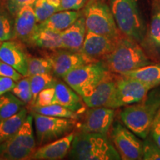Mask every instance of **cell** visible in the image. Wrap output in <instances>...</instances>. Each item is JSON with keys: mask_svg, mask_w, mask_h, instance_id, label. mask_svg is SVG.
<instances>
[{"mask_svg": "<svg viewBox=\"0 0 160 160\" xmlns=\"http://www.w3.org/2000/svg\"><path fill=\"white\" fill-rule=\"evenodd\" d=\"M68 156L77 160L121 159L107 135L81 131L75 133Z\"/></svg>", "mask_w": 160, "mask_h": 160, "instance_id": "obj_2", "label": "cell"}, {"mask_svg": "<svg viewBox=\"0 0 160 160\" xmlns=\"http://www.w3.org/2000/svg\"><path fill=\"white\" fill-rule=\"evenodd\" d=\"M75 133L72 131L69 134L41 145L36 149L31 159L35 160H59L62 159L68 154L72 141Z\"/></svg>", "mask_w": 160, "mask_h": 160, "instance_id": "obj_13", "label": "cell"}, {"mask_svg": "<svg viewBox=\"0 0 160 160\" xmlns=\"http://www.w3.org/2000/svg\"><path fill=\"white\" fill-rule=\"evenodd\" d=\"M111 9L119 31L125 37L139 43L142 42L146 27L138 0H111Z\"/></svg>", "mask_w": 160, "mask_h": 160, "instance_id": "obj_4", "label": "cell"}, {"mask_svg": "<svg viewBox=\"0 0 160 160\" xmlns=\"http://www.w3.org/2000/svg\"><path fill=\"white\" fill-rule=\"evenodd\" d=\"M149 136L160 148V110L152 122L149 131Z\"/></svg>", "mask_w": 160, "mask_h": 160, "instance_id": "obj_38", "label": "cell"}, {"mask_svg": "<svg viewBox=\"0 0 160 160\" xmlns=\"http://www.w3.org/2000/svg\"><path fill=\"white\" fill-rule=\"evenodd\" d=\"M37 0H8L6 8L13 17H15L18 11L26 5H34Z\"/></svg>", "mask_w": 160, "mask_h": 160, "instance_id": "obj_36", "label": "cell"}, {"mask_svg": "<svg viewBox=\"0 0 160 160\" xmlns=\"http://www.w3.org/2000/svg\"><path fill=\"white\" fill-rule=\"evenodd\" d=\"M28 77L32 92V101L31 102L32 106L34 105L37 95L40 91L48 88L54 87L56 83L57 82V79L51 75V73H42Z\"/></svg>", "mask_w": 160, "mask_h": 160, "instance_id": "obj_26", "label": "cell"}, {"mask_svg": "<svg viewBox=\"0 0 160 160\" xmlns=\"http://www.w3.org/2000/svg\"><path fill=\"white\" fill-rule=\"evenodd\" d=\"M160 110V88L151 90L139 102L128 105L120 113L122 122L138 137L149 135L153 119Z\"/></svg>", "mask_w": 160, "mask_h": 160, "instance_id": "obj_1", "label": "cell"}, {"mask_svg": "<svg viewBox=\"0 0 160 160\" xmlns=\"http://www.w3.org/2000/svg\"><path fill=\"white\" fill-rule=\"evenodd\" d=\"M88 0H61L59 11H79L87 3Z\"/></svg>", "mask_w": 160, "mask_h": 160, "instance_id": "obj_37", "label": "cell"}, {"mask_svg": "<svg viewBox=\"0 0 160 160\" xmlns=\"http://www.w3.org/2000/svg\"><path fill=\"white\" fill-rule=\"evenodd\" d=\"M33 111L42 115L59 118H68V119L75 120L79 119L80 116L78 113L71 111L62 105H59V104H51V105L45 106V107L33 108Z\"/></svg>", "mask_w": 160, "mask_h": 160, "instance_id": "obj_28", "label": "cell"}, {"mask_svg": "<svg viewBox=\"0 0 160 160\" xmlns=\"http://www.w3.org/2000/svg\"><path fill=\"white\" fill-rule=\"evenodd\" d=\"M152 89L151 85L139 80L120 75L117 79L115 108L139 102Z\"/></svg>", "mask_w": 160, "mask_h": 160, "instance_id": "obj_9", "label": "cell"}, {"mask_svg": "<svg viewBox=\"0 0 160 160\" xmlns=\"http://www.w3.org/2000/svg\"><path fill=\"white\" fill-rule=\"evenodd\" d=\"M0 76L10 78L17 82L24 77L14 68L2 60H0Z\"/></svg>", "mask_w": 160, "mask_h": 160, "instance_id": "obj_35", "label": "cell"}, {"mask_svg": "<svg viewBox=\"0 0 160 160\" xmlns=\"http://www.w3.org/2000/svg\"><path fill=\"white\" fill-rule=\"evenodd\" d=\"M86 33L85 17L81 16L69 28L61 32L62 48L79 51L82 47Z\"/></svg>", "mask_w": 160, "mask_h": 160, "instance_id": "obj_18", "label": "cell"}, {"mask_svg": "<svg viewBox=\"0 0 160 160\" xmlns=\"http://www.w3.org/2000/svg\"><path fill=\"white\" fill-rule=\"evenodd\" d=\"M151 44L160 49V0H154L148 31Z\"/></svg>", "mask_w": 160, "mask_h": 160, "instance_id": "obj_29", "label": "cell"}, {"mask_svg": "<svg viewBox=\"0 0 160 160\" xmlns=\"http://www.w3.org/2000/svg\"><path fill=\"white\" fill-rule=\"evenodd\" d=\"M28 117V111L22 108L12 117L0 120V144L6 141L19 131Z\"/></svg>", "mask_w": 160, "mask_h": 160, "instance_id": "obj_22", "label": "cell"}, {"mask_svg": "<svg viewBox=\"0 0 160 160\" xmlns=\"http://www.w3.org/2000/svg\"><path fill=\"white\" fill-rule=\"evenodd\" d=\"M37 25L33 5H26L18 11L14 19V38L30 41Z\"/></svg>", "mask_w": 160, "mask_h": 160, "instance_id": "obj_17", "label": "cell"}, {"mask_svg": "<svg viewBox=\"0 0 160 160\" xmlns=\"http://www.w3.org/2000/svg\"><path fill=\"white\" fill-rule=\"evenodd\" d=\"M28 59L22 48L16 42L5 41L0 46V60L14 68L23 77L28 75Z\"/></svg>", "mask_w": 160, "mask_h": 160, "instance_id": "obj_15", "label": "cell"}, {"mask_svg": "<svg viewBox=\"0 0 160 160\" xmlns=\"http://www.w3.org/2000/svg\"><path fill=\"white\" fill-rule=\"evenodd\" d=\"M117 79V77L112 72H108L94 90L88 96L82 98L86 106L88 108L105 107L116 109Z\"/></svg>", "mask_w": 160, "mask_h": 160, "instance_id": "obj_10", "label": "cell"}, {"mask_svg": "<svg viewBox=\"0 0 160 160\" xmlns=\"http://www.w3.org/2000/svg\"><path fill=\"white\" fill-rule=\"evenodd\" d=\"M32 115L37 141L40 146L69 134L73 131L77 122V120L68 118L42 115L35 111L32 113Z\"/></svg>", "mask_w": 160, "mask_h": 160, "instance_id": "obj_7", "label": "cell"}, {"mask_svg": "<svg viewBox=\"0 0 160 160\" xmlns=\"http://www.w3.org/2000/svg\"><path fill=\"white\" fill-rule=\"evenodd\" d=\"M7 8L0 4V41L5 42L14 38V20Z\"/></svg>", "mask_w": 160, "mask_h": 160, "instance_id": "obj_30", "label": "cell"}, {"mask_svg": "<svg viewBox=\"0 0 160 160\" xmlns=\"http://www.w3.org/2000/svg\"><path fill=\"white\" fill-rule=\"evenodd\" d=\"M61 0H37L33 5L37 23L42 22L51 16L59 11Z\"/></svg>", "mask_w": 160, "mask_h": 160, "instance_id": "obj_27", "label": "cell"}, {"mask_svg": "<svg viewBox=\"0 0 160 160\" xmlns=\"http://www.w3.org/2000/svg\"><path fill=\"white\" fill-rule=\"evenodd\" d=\"M33 115H28L19 131L16 133V137L24 147L34 153L37 145H36L34 133H33Z\"/></svg>", "mask_w": 160, "mask_h": 160, "instance_id": "obj_25", "label": "cell"}, {"mask_svg": "<svg viewBox=\"0 0 160 160\" xmlns=\"http://www.w3.org/2000/svg\"><path fill=\"white\" fill-rule=\"evenodd\" d=\"M2 42L0 41V46H1V45H2Z\"/></svg>", "mask_w": 160, "mask_h": 160, "instance_id": "obj_40", "label": "cell"}, {"mask_svg": "<svg viewBox=\"0 0 160 160\" xmlns=\"http://www.w3.org/2000/svg\"><path fill=\"white\" fill-rule=\"evenodd\" d=\"M24 105L23 102L11 91L0 96V120L7 119L17 113Z\"/></svg>", "mask_w": 160, "mask_h": 160, "instance_id": "obj_24", "label": "cell"}, {"mask_svg": "<svg viewBox=\"0 0 160 160\" xmlns=\"http://www.w3.org/2000/svg\"><path fill=\"white\" fill-rule=\"evenodd\" d=\"M30 41L41 48L52 51L62 48L61 33L50 30L35 29Z\"/></svg>", "mask_w": 160, "mask_h": 160, "instance_id": "obj_21", "label": "cell"}, {"mask_svg": "<svg viewBox=\"0 0 160 160\" xmlns=\"http://www.w3.org/2000/svg\"><path fill=\"white\" fill-rule=\"evenodd\" d=\"M54 87L48 88L40 91L37 95V99L33 105V108L45 107L53 104V97H54Z\"/></svg>", "mask_w": 160, "mask_h": 160, "instance_id": "obj_34", "label": "cell"}, {"mask_svg": "<svg viewBox=\"0 0 160 160\" xmlns=\"http://www.w3.org/2000/svg\"><path fill=\"white\" fill-rule=\"evenodd\" d=\"M52 71L53 68L50 57H28L27 77L42 73H51Z\"/></svg>", "mask_w": 160, "mask_h": 160, "instance_id": "obj_31", "label": "cell"}, {"mask_svg": "<svg viewBox=\"0 0 160 160\" xmlns=\"http://www.w3.org/2000/svg\"><path fill=\"white\" fill-rule=\"evenodd\" d=\"M102 61L87 63L67 73L62 79L82 98L88 96L108 72Z\"/></svg>", "mask_w": 160, "mask_h": 160, "instance_id": "obj_5", "label": "cell"}, {"mask_svg": "<svg viewBox=\"0 0 160 160\" xmlns=\"http://www.w3.org/2000/svg\"><path fill=\"white\" fill-rule=\"evenodd\" d=\"M103 61L109 71L119 75L151 64L139 43L125 36L118 38L114 48Z\"/></svg>", "mask_w": 160, "mask_h": 160, "instance_id": "obj_3", "label": "cell"}, {"mask_svg": "<svg viewBox=\"0 0 160 160\" xmlns=\"http://www.w3.org/2000/svg\"><path fill=\"white\" fill-rule=\"evenodd\" d=\"M142 159L160 160V148L149 135L142 141Z\"/></svg>", "mask_w": 160, "mask_h": 160, "instance_id": "obj_33", "label": "cell"}, {"mask_svg": "<svg viewBox=\"0 0 160 160\" xmlns=\"http://www.w3.org/2000/svg\"><path fill=\"white\" fill-rule=\"evenodd\" d=\"M11 92L22 100L25 105L31 103L32 101V92L29 77H24L22 79L18 81Z\"/></svg>", "mask_w": 160, "mask_h": 160, "instance_id": "obj_32", "label": "cell"}, {"mask_svg": "<svg viewBox=\"0 0 160 160\" xmlns=\"http://www.w3.org/2000/svg\"><path fill=\"white\" fill-rule=\"evenodd\" d=\"M117 39L87 32L79 52L87 63L102 61L114 48Z\"/></svg>", "mask_w": 160, "mask_h": 160, "instance_id": "obj_11", "label": "cell"}, {"mask_svg": "<svg viewBox=\"0 0 160 160\" xmlns=\"http://www.w3.org/2000/svg\"><path fill=\"white\" fill-rule=\"evenodd\" d=\"M87 32L117 39L119 29L111 8L99 0H91L84 10Z\"/></svg>", "mask_w": 160, "mask_h": 160, "instance_id": "obj_6", "label": "cell"}, {"mask_svg": "<svg viewBox=\"0 0 160 160\" xmlns=\"http://www.w3.org/2000/svg\"><path fill=\"white\" fill-rule=\"evenodd\" d=\"M114 110L105 107L89 108L79 126V131L107 135L114 119Z\"/></svg>", "mask_w": 160, "mask_h": 160, "instance_id": "obj_12", "label": "cell"}, {"mask_svg": "<svg viewBox=\"0 0 160 160\" xmlns=\"http://www.w3.org/2000/svg\"><path fill=\"white\" fill-rule=\"evenodd\" d=\"M111 138L121 159H142V141L126 126L116 122L111 131Z\"/></svg>", "mask_w": 160, "mask_h": 160, "instance_id": "obj_8", "label": "cell"}, {"mask_svg": "<svg viewBox=\"0 0 160 160\" xmlns=\"http://www.w3.org/2000/svg\"><path fill=\"white\" fill-rule=\"evenodd\" d=\"M81 16L79 11H58L42 22L38 23L36 29H46L61 33L75 22Z\"/></svg>", "mask_w": 160, "mask_h": 160, "instance_id": "obj_19", "label": "cell"}, {"mask_svg": "<svg viewBox=\"0 0 160 160\" xmlns=\"http://www.w3.org/2000/svg\"><path fill=\"white\" fill-rule=\"evenodd\" d=\"M33 152L22 145L16 137L13 136L0 144V159L23 160L31 159Z\"/></svg>", "mask_w": 160, "mask_h": 160, "instance_id": "obj_20", "label": "cell"}, {"mask_svg": "<svg viewBox=\"0 0 160 160\" xmlns=\"http://www.w3.org/2000/svg\"><path fill=\"white\" fill-rule=\"evenodd\" d=\"M122 76L133 78L154 88L160 86V64L146 65L139 69L126 72Z\"/></svg>", "mask_w": 160, "mask_h": 160, "instance_id": "obj_23", "label": "cell"}, {"mask_svg": "<svg viewBox=\"0 0 160 160\" xmlns=\"http://www.w3.org/2000/svg\"><path fill=\"white\" fill-rule=\"evenodd\" d=\"M16 82L10 78L0 76V96L5 94L8 91H11L15 87Z\"/></svg>", "mask_w": 160, "mask_h": 160, "instance_id": "obj_39", "label": "cell"}, {"mask_svg": "<svg viewBox=\"0 0 160 160\" xmlns=\"http://www.w3.org/2000/svg\"><path fill=\"white\" fill-rule=\"evenodd\" d=\"M53 104H59L81 115L85 111V104L83 99L68 84L58 82L54 85Z\"/></svg>", "mask_w": 160, "mask_h": 160, "instance_id": "obj_16", "label": "cell"}, {"mask_svg": "<svg viewBox=\"0 0 160 160\" xmlns=\"http://www.w3.org/2000/svg\"><path fill=\"white\" fill-rule=\"evenodd\" d=\"M49 57L51 60L53 73L61 78L77 68L87 64L79 51L71 50L57 51Z\"/></svg>", "mask_w": 160, "mask_h": 160, "instance_id": "obj_14", "label": "cell"}]
</instances>
